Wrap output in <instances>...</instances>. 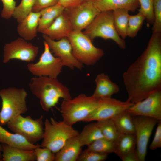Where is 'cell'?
<instances>
[{"instance_id": "obj_16", "label": "cell", "mask_w": 161, "mask_h": 161, "mask_svg": "<svg viewBox=\"0 0 161 161\" xmlns=\"http://www.w3.org/2000/svg\"><path fill=\"white\" fill-rule=\"evenodd\" d=\"M72 31L71 23L64 10L49 27L41 33L52 39L58 40L68 38Z\"/></svg>"}, {"instance_id": "obj_14", "label": "cell", "mask_w": 161, "mask_h": 161, "mask_svg": "<svg viewBox=\"0 0 161 161\" xmlns=\"http://www.w3.org/2000/svg\"><path fill=\"white\" fill-rule=\"evenodd\" d=\"M44 41L48 44L56 57L61 60L63 66H66L71 69L77 68L81 69L83 64L74 57L71 45L68 38H65L55 41L43 34Z\"/></svg>"}, {"instance_id": "obj_43", "label": "cell", "mask_w": 161, "mask_h": 161, "mask_svg": "<svg viewBox=\"0 0 161 161\" xmlns=\"http://www.w3.org/2000/svg\"><path fill=\"white\" fill-rule=\"evenodd\" d=\"M3 161L2 160L0 159V161Z\"/></svg>"}, {"instance_id": "obj_27", "label": "cell", "mask_w": 161, "mask_h": 161, "mask_svg": "<svg viewBox=\"0 0 161 161\" xmlns=\"http://www.w3.org/2000/svg\"><path fill=\"white\" fill-rule=\"evenodd\" d=\"M129 11L121 9L112 11L114 23L119 36L124 39L127 36V29L129 14Z\"/></svg>"}, {"instance_id": "obj_10", "label": "cell", "mask_w": 161, "mask_h": 161, "mask_svg": "<svg viewBox=\"0 0 161 161\" xmlns=\"http://www.w3.org/2000/svg\"><path fill=\"white\" fill-rule=\"evenodd\" d=\"M134 121L136 149L140 161L145 160L150 138L158 121L149 117L132 116Z\"/></svg>"}, {"instance_id": "obj_40", "label": "cell", "mask_w": 161, "mask_h": 161, "mask_svg": "<svg viewBox=\"0 0 161 161\" xmlns=\"http://www.w3.org/2000/svg\"><path fill=\"white\" fill-rule=\"evenodd\" d=\"M121 159L123 161H140L136 148L128 153Z\"/></svg>"}, {"instance_id": "obj_30", "label": "cell", "mask_w": 161, "mask_h": 161, "mask_svg": "<svg viewBox=\"0 0 161 161\" xmlns=\"http://www.w3.org/2000/svg\"><path fill=\"white\" fill-rule=\"evenodd\" d=\"M144 16L139 12L135 15H129L127 29V36L134 37L141 28L144 20Z\"/></svg>"}, {"instance_id": "obj_31", "label": "cell", "mask_w": 161, "mask_h": 161, "mask_svg": "<svg viewBox=\"0 0 161 161\" xmlns=\"http://www.w3.org/2000/svg\"><path fill=\"white\" fill-rule=\"evenodd\" d=\"M35 0H21L19 4L16 6L13 17L18 23L32 12Z\"/></svg>"}, {"instance_id": "obj_7", "label": "cell", "mask_w": 161, "mask_h": 161, "mask_svg": "<svg viewBox=\"0 0 161 161\" xmlns=\"http://www.w3.org/2000/svg\"><path fill=\"white\" fill-rule=\"evenodd\" d=\"M68 38L74 56L83 64L93 65L104 54L103 50L95 47L92 41L82 31H72Z\"/></svg>"}, {"instance_id": "obj_1", "label": "cell", "mask_w": 161, "mask_h": 161, "mask_svg": "<svg viewBox=\"0 0 161 161\" xmlns=\"http://www.w3.org/2000/svg\"><path fill=\"white\" fill-rule=\"evenodd\" d=\"M123 78L127 100L134 104L161 90V32H153L146 48Z\"/></svg>"}, {"instance_id": "obj_4", "label": "cell", "mask_w": 161, "mask_h": 161, "mask_svg": "<svg viewBox=\"0 0 161 161\" xmlns=\"http://www.w3.org/2000/svg\"><path fill=\"white\" fill-rule=\"evenodd\" d=\"M27 93L23 88L10 87L0 90L2 106L0 111V125L4 126L16 117L28 110L26 98Z\"/></svg>"}, {"instance_id": "obj_2", "label": "cell", "mask_w": 161, "mask_h": 161, "mask_svg": "<svg viewBox=\"0 0 161 161\" xmlns=\"http://www.w3.org/2000/svg\"><path fill=\"white\" fill-rule=\"evenodd\" d=\"M29 86L32 93L40 100L43 109L49 112L59 99L72 98L69 89L57 78L47 76L32 78Z\"/></svg>"}, {"instance_id": "obj_9", "label": "cell", "mask_w": 161, "mask_h": 161, "mask_svg": "<svg viewBox=\"0 0 161 161\" xmlns=\"http://www.w3.org/2000/svg\"><path fill=\"white\" fill-rule=\"evenodd\" d=\"M44 45V51L39 61L35 63H28L27 68L32 74L37 77L57 78L63 66L61 60L52 54L48 44L45 41Z\"/></svg>"}, {"instance_id": "obj_19", "label": "cell", "mask_w": 161, "mask_h": 161, "mask_svg": "<svg viewBox=\"0 0 161 161\" xmlns=\"http://www.w3.org/2000/svg\"><path fill=\"white\" fill-rule=\"evenodd\" d=\"M92 2L100 12L121 9L134 12L140 6L138 0H96Z\"/></svg>"}, {"instance_id": "obj_25", "label": "cell", "mask_w": 161, "mask_h": 161, "mask_svg": "<svg viewBox=\"0 0 161 161\" xmlns=\"http://www.w3.org/2000/svg\"><path fill=\"white\" fill-rule=\"evenodd\" d=\"M112 119L120 133L135 134L133 119L127 110L118 114Z\"/></svg>"}, {"instance_id": "obj_13", "label": "cell", "mask_w": 161, "mask_h": 161, "mask_svg": "<svg viewBox=\"0 0 161 161\" xmlns=\"http://www.w3.org/2000/svg\"><path fill=\"white\" fill-rule=\"evenodd\" d=\"M133 104L128 100L122 101L111 97L100 98L98 106L83 122L97 121L112 119Z\"/></svg>"}, {"instance_id": "obj_39", "label": "cell", "mask_w": 161, "mask_h": 161, "mask_svg": "<svg viewBox=\"0 0 161 161\" xmlns=\"http://www.w3.org/2000/svg\"><path fill=\"white\" fill-rule=\"evenodd\" d=\"M84 1V0H58V4L65 9L76 6Z\"/></svg>"}, {"instance_id": "obj_15", "label": "cell", "mask_w": 161, "mask_h": 161, "mask_svg": "<svg viewBox=\"0 0 161 161\" xmlns=\"http://www.w3.org/2000/svg\"><path fill=\"white\" fill-rule=\"evenodd\" d=\"M127 111L132 116H145L161 120V90L153 92Z\"/></svg>"}, {"instance_id": "obj_18", "label": "cell", "mask_w": 161, "mask_h": 161, "mask_svg": "<svg viewBox=\"0 0 161 161\" xmlns=\"http://www.w3.org/2000/svg\"><path fill=\"white\" fill-rule=\"evenodd\" d=\"M78 135L69 139L55 154V161H76L81 152Z\"/></svg>"}, {"instance_id": "obj_3", "label": "cell", "mask_w": 161, "mask_h": 161, "mask_svg": "<svg viewBox=\"0 0 161 161\" xmlns=\"http://www.w3.org/2000/svg\"><path fill=\"white\" fill-rule=\"evenodd\" d=\"M100 98L81 94L73 99L64 100L60 108L63 121L72 126L83 120L98 106Z\"/></svg>"}, {"instance_id": "obj_11", "label": "cell", "mask_w": 161, "mask_h": 161, "mask_svg": "<svg viewBox=\"0 0 161 161\" xmlns=\"http://www.w3.org/2000/svg\"><path fill=\"white\" fill-rule=\"evenodd\" d=\"M73 30L85 29L100 13L92 1H85L73 7L65 9Z\"/></svg>"}, {"instance_id": "obj_38", "label": "cell", "mask_w": 161, "mask_h": 161, "mask_svg": "<svg viewBox=\"0 0 161 161\" xmlns=\"http://www.w3.org/2000/svg\"><path fill=\"white\" fill-rule=\"evenodd\" d=\"M153 139L149 146V148L154 150L161 147V120L158 121Z\"/></svg>"}, {"instance_id": "obj_32", "label": "cell", "mask_w": 161, "mask_h": 161, "mask_svg": "<svg viewBox=\"0 0 161 161\" xmlns=\"http://www.w3.org/2000/svg\"><path fill=\"white\" fill-rule=\"evenodd\" d=\"M140 12L144 15L148 23L153 24L154 22L153 3L154 0H138Z\"/></svg>"}, {"instance_id": "obj_35", "label": "cell", "mask_w": 161, "mask_h": 161, "mask_svg": "<svg viewBox=\"0 0 161 161\" xmlns=\"http://www.w3.org/2000/svg\"><path fill=\"white\" fill-rule=\"evenodd\" d=\"M37 161H53L55 158V153L46 147H38L34 149Z\"/></svg>"}, {"instance_id": "obj_6", "label": "cell", "mask_w": 161, "mask_h": 161, "mask_svg": "<svg viewBox=\"0 0 161 161\" xmlns=\"http://www.w3.org/2000/svg\"><path fill=\"white\" fill-rule=\"evenodd\" d=\"M83 32L92 41L100 37L113 41L122 49L126 48L125 41L119 36L114 26L112 11L100 12Z\"/></svg>"}, {"instance_id": "obj_5", "label": "cell", "mask_w": 161, "mask_h": 161, "mask_svg": "<svg viewBox=\"0 0 161 161\" xmlns=\"http://www.w3.org/2000/svg\"><path fill=\"white\" fill-rule=\"evenodd\" d=\"M41 144V147L49 148L54 153L59 151L69 138L78 135L79 132L63 120L57 121L52 117L46 119Z\"/></svg>"}, {"instance_id": "obj_34", "label": "cell", "mask_w": 161, "mask_h": 161, "mask_svg": "<svg viewBox=\"0 0 161 161\" xmlns=\"http://www.w3.org/2000/svg\"><path fill=\"white\" fill-rule=\"evenodd\" d=\"M153 32H161V0H154Z\"/></svg>"}, {"instance_id": "obj_23", "label": "cell", "mask_w": 161, "mask_h": 161, "mask_svg": "<svg viewBox=\"0 0 161 161\" xmlns=\"http://www.w3.org/2000/svg\"><path fill=\"white\" fill-rule=\"evenodd\" d=\"M65 8L57 3L41 11L38 32L41 33L47 28L64 10Z\"/></svg>"}, {"instance_id": "obj_29", "label": "cell", "mask_w": 161, "mask_h": 161, "mask_svg": "<svg viewBox=\"0 0 161 161\" xmlns=\"http://www.w3.org/2000/svg\"><path fill=\"white\" fill-rule=\"evenodd\" d=\"M89 150L102 154L114 152L115 143L103 137L98 139L89 145Z\"/></svg>"}, {"instance_id": "obj_33", "label": "cell", "mask_w": 161, "mask_h": 161, "mask_svg": "<svg viewBox=\"0 0 161 161\" xmlns=\"http://www.w3.org/2000/svg\"><path fill=\"white\" fill-rule=\"evenodd\" d=\"M108 158V154L97 153L86 149L81 152L77 161H102Z\"/></svg>"}, {"instance_id": "obj_20", "label": "cell", "mask_w": 161, "mask_h": 161, "mask_svg": "<svg viewBox=\"0 0 161 161\" xmlns=\"http://www.w3.org/2000/svg\"><path fill=\"white\" fill-rule=\"evenodd\" d=\"M96 88L92 95L100 98L111 97L120 91V88L112 82L108 76L104 73L98 74L95 79Z\"/></svg>"}, {"instance_id": "obj_41", "label": "cell", "mask_w": 161, "mask_h": 161, "mask_svg": "<svg viewBox=\"0 0 161 161\" xmlns=\"http://www.w3.org/2000/svg\"><path fill=\"white\" fill-rule=\"evenodd\" d=\"M2 147L0 143V159L2 160Z\"/></svg>"}, {"instance_id": "obj_21", "label": "cell", "mask_w": 161, "mask_h": 161, "mask_svg": "<svg viewBox=\"0 0 161 161\" xmlns=\"http://www.w3.org/2000/svg\"><path fill=\"white\" fill-rule=\"evenodd\" d=\"M25 150H32L41 147L29 142L24 137L18 134L12 133L3 128L0 125V143Z\"/></svg>"}, {"instance_id": "obj_26", "label": "cell", "mask_w": 161, "mask_h": 161, "mask_svg": "<svg viewBox=\"0 0 161 161\" xmlns=\"http://www.w3.org/2000/svg\"><path fill=\"white\" fill-rule=\"evenodd\" d=\"M78 137L82 147L88 146L95 140L104 137L96 122L85 126Z\"/></svg>"}, {"instance_id": "obj_37", "label": "cell", "mask_w": 161, "mask_h": 161, "mask_svg": "<svg viewBox=\"0 0 161 161\" xmlns=\"http://www.w3.org/2000/svg\"><path fill=\"white\" fill-rule=\"evenodd\" d=\"M58 0H35L32 12H38L58 3Z\"/></svg>"}, {"instance_id": "obj_12", "label": "cell", "mask_w": 161, "mask_h": 161, "mask_svg": "<svg viewBox=\"0 0 161 161\" xmlns=\"http://www.w3.org/2000/svg\"><path fill=\"white\" fill-rule=\"evenodd\" d=\"M38 50V46L19 38L5 44L3 62L6 63L13 59L27 62L33 61L37 56Z\"/></svg>"}, {"instance_id": "obj_17", "label": "cell", "mask_w": 161, "mask_h": 161, "mask_svg": "<svg viewBox=\"0 0 161 161\" xmlns=\"http://www.w3.org/2000/svg\"><path fill=\"white\" fill-rule=\"evenodd\" d=\"M41 12H32L18 23L17 31L21 37L25 40L31 41L37 36Z\"/></svg>"}, {"instance_id": "obj_42", "label": "cell", "mask_w": 161, "mask_h": 161, "mask_svg": "<svg viewBox=\"0 0 161 161\" xmlns=\"http://www.w3.org/2000/svg\"><path fill=\"white\" fill-rule=\"evenodd\" d=\"M95 0H84V1H95Z\"/></svg>"}, {"instance_id": "obj_8", "label": "cell", "mask_w": 161, "mask_h": 161, "mask_svg": "<svg viewBox=\"0 0 161 161\" xmlns=\"http://www.w3.org/2000/svg\"><path fill=\"white\" fill-rule=\"evenodd\" d=\"M42 115L35 120L30 115H18L9 121L8 128L15 133L21 135L29 142L34 144L42 139L44 133Z\"/></svg>"}, {"instance_id": "obj_24", "label": "cell", "mask_w": 161, "mask_h": 161, "mask_svg": "<svg viewBox=\"0 0 161 161\" xmlns=\"http://www.w3.org/2000/svg\"><path fill=\"white\" fill-rule=\"evenodd\" d=\"M115 143L114 153L121 159L128 153L136 148L135 135L120 133Z\"/></svg>"}, {"instance_id": "obj_22", "label": "cell", "mask_w": 161, "mask_h": 161, "mask_svg": "<svg viewBox=\"0 0 161 161\" xmlns=\"http://www.w3.org/2000/svg\"><path fill=\"white\" fill-rule=\"evenodd\" d=\"M2 160L4 161H34L36 157L34 149L25 150L1 144Z\"/></svg>"}, {"instance_id": "obj_28", "label": "cell", "mask_w": 161, "mask_h": 161, "mask_svg": "<svg viewBox=\"0 0 161 161\" xmlns=\"http://www.w3.org/2000/svg\"><path fill=\"white\" fill-rule=\"evenodd\" d=\"M96 123L103 137L115 143L120 133L112 119L97 121Z\"/></svg>"}, {"instance_id": "obj_36", "label": "cell", "mask_w": 161, "mask_h": 161, "mask_svg": "<svg viewBox=\"0 0 161 161\" xmlns=\"http://www.w3.org/2000/svg\"><path fill=\"white\" fill-rule=\"evenodd\" d=\"M3 4L1 16L3 18L8 19L13 17L16 7L15 0H0Z\"/></svg>"}]
</instances>
